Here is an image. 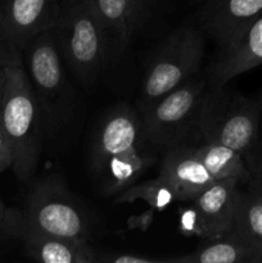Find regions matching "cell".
I'll list each match as a JSON object with an SVG mask.
<instances>
[{"instance_id":"8","label":"cell","mask_w":262,"mask_h":263,"mask_svg":"<svg viewBox=\"0 0 262 263\" xmlns=\"http://www.w3.org/2000/svg\"><path fill=\"white\" fill-rule=\"evenodd\" d=\"M146 144L141 133L140 113L126 104L105 113L98 125L89 149V164L97 176L112 157Z\"/></svg>"},{"instance_id":"25","label":"cell","mask_w":262,"mask_h":263,"mask_svg":"<svg viewBox=\"0 0 262 263\" xmlns=\"http://www.w3.org/2000/svg\"><path fill=\"white\" fill-rule=\"evenodd\" d=\"M246 162L262 195V151L259 149V146H257L256 151L246 157Z\"/></svg>"},{"instance_id":"23","label":"cell","mask_w":262,"mask_h":263,"mask_svg":"<svg viewBox=\"0 0 262 263\" xmlns=\"http://www.w3.org/2000/svg\"><path fill=\"white\" fill-rule=\"evenodd\" d=\"M13 164V149L9 138L0 120V174L10 168Z\"/></svg>"},{"instance_id":"26","label":"cell","mask_w":262,"mask_h":263,"mask_svg":"<svg viewBox=\"0 0 262 263\" xmlns=\"http://www.w3.org/2000/svg\"><path fill=\"white\" fill-rule=\"evenodd\" d=\"M157 213V211L154 208L149 207L148 211L143 213V215L139 216H133V217L128 218V229H135V230H148L149 226L153 222L154 215Z\"/></svg>"},{"instance_id":"5","label":"cell","mask_w":262,"mask_h":263,"mask_svg":"<svg viewBox=\"0 0 262 263\" xmlns=\"http://www.w3.org/2000/svg\"><path fill=\"white\" fill-rule=\"evenodd\" d=\"M22 59L40 104L46 133L59 130L72 120L74 90L67 79L53 28L28 41L22 50Z\"/></svg>"},{"instance_id":"29","label":"cell","mask_w":262,"mask_h":263,"mask_svg":"<svg viewBox=\"0 0 262 263\" xmlns=\"http://www.w3.org/2000/svg\"><path fill=\"white\" fill-rule=\"evenodd\" d=\"M4 82H5V68L0 69V102H2L3 91H4Z\"/></svg>"},{"instance_id":"14","label":"cell","mask_w":262,"mask_h":263,"mask_svg":"<svg viewBox=\"0 0 262 263\" xmlns=\"http://www.w3.org/2000/svg\"><path fill=\"white\" fill-rule=\"evenodd\" d=\"M100 26L107 46L108 62L117 61L128 48L141 23L134 0H87Z\"/></svg>"},{"instance_id":"21","label":"cell","mask_w":262,"mask_h":263,"mask_svg":"<svg viewBox=\"0 0 262 263\" xmlns=\"http://www.w3.org/2000/svg\"><path fill=\"white\" fill-rule=\"evenodd\" d=\"M179 231L185 236H198L205 239L204 228L198 210L192 202L179 207Z\"/></svg>"},{"instance_id":"17","label":"cell","mask_w":262,"mask_h":263,"mask_svg":"<svg viewBox=\"0 0 262 263\" xmlns=\"http://www.w3.org/2000/svg\"><path fill=\"white\" fill-rule=\"evenodd\" d=\"M240 184L236 195L235 216L231 230L238 234L262 263V195L253 177Z\"/></svg>"},{"instance_id":"6","label":"cell","mask_w":262,"mask_h":263,"mask_svg":"<svg viewBox=\"0 0 262 263\" xmlns=\"http://www.w3.org/2000/svg\"><path fill=\"white\" fill-rule=\"evenodd\" d=\"M204 55V36L199 26L181 25L169 35L152 57L141 81L138 110L198 76Z\"/></svg>"},{"instance_id":"28","label":"cell","mask_w":262,"mask_h":263,"mask_svg":"<svg viewBox=\"0 0 262 263\" xmlns=\"http://www.w3.org/2000/svg\"><path fill=\"white\" fill-rule=\"evenodd\" d=\"M7 211L5 210V205L4 203L0 200V229H3V230L5 231L4 229V222H5V216H7Z\"/></svg>"},{"instance_id":"19","label":"cell","mask_w":262,"mask_h":263,"mask_svg":"<svg viewBox=\"0 0 262 263\" xmlns=\"http://www.w3.org/2000/svg\"><path fill=\"white\" fill-rule=\"evenodd\" d=\"M190 146L215 180L236 179L246 184L252 179L246 158L239 152L215 143H199Z\"/></svg>"},{"instance_id":"3","label":"cell","mask_w":262,"mask_h":263,"mask_svg":"<svg viewBox=\"0 0 262 263\" xmlns=\"http://www.w3.org/2000/svg\"><path fill=\"white\" fill-rule=\"evenodd\" d=\"M5 221L49 235L89 240L91 215L58 174L46 175L31 186L20 211H7Z\"/></svg>"},{"instance_id":"13","label":"cell","mask_w":262,"mask_h":263,"mask_svg":"<svg viewBox=\"0 0 262 263\" xmlns=\"http://www.w3.org/2000/svg\"><path fill=\"white\" fill-rule=\"evenodd\" d=\"M158 176L174 190L179 203L192 202L216 181L190 145H179L164 152Z\"/></svg>"},{"instance_id":"24","label":"cell","mask_w":262,"mask_h":263,"mask_svg":"<svg viewBox=\"0 0 262 263\" xmlns=\"http://www.w3.org/2000/svg\"><path fill=\"white\" fill-rule=\"evenodd\" d=\"M14 50H18V49L10 43L7 31H5L4 23H3L2 13H0V69L5 68Z\"/></svg>"},{"instance_id":"22","label":"cell","mask_w":262,"mask_h":263,"mask_svg":"<svg viewBox=\"0 0 262 263\" xmlns=\"http://www.w3.org/2000/svg\"><path fill=\"white\" fill-rule=\"evenodd\" d=\"M98 263H170V258H153L148 256H140L135 253H103L100 252Z\"/></svg>"},{"instance_id":"1","label":"cell","mask_w":262,"mask_h":263,"mask_svg":"<svg viewBox=\"0 0 262 263\" xmlns=\"http://www.w3.org/2000/svg\"><path fill=\"white\" fill-rule=\"evenodd\" d=\"M0 120L12 144L13 171L20 181H30L40 161L46 128L20 50L13 51L5 66Z\"/></svg>"},{"instance_id":"9","label":"cell","mask_w":262,"mask_h":263,"mask_svg":"<svg viewBox=\"0 0 262 263\" xmlns=\"http://www.w3.org/2000/svg\"><path fill=\"white\" fill-rule=\"evenodd\" d=\"M8 236L22 239L28 258L43 263H98L100 251L87 239L64 238L28 230L8 221L4 222Z\"/></svg>"},{"instance_id":"20","label":"cell","mask_w":262,"mask_h":263,"mask_svg":"<svg viewBox=\"0 0 262 263\" xmlns=\"http://www.w3.org/2000/svg\"><path fill=\"white\" fill-rule=\"evenodd\" d=\"M141 200L157 212H162L172 203L177 202L176 195L170 185L162 177L157 176L148 181L134 184L116 197V203H134Z\"/></svg>"},{"instance_id":"4","label":"cell","mask_w":262,"mask_h":263,"mask_svg":"<svg viewBox=\"0 0 262 263\" xmlns=\"http://www.w3.org/2000/svg\"><path fill=\"white\" fill-rule=\"evenodd\" d=\"M62 59L85 87H91L109 64L100 26L87 0H59L53 27Z\"/></svg>"},{"instance_id":"10","label":"cell","mask_w":262,"mask_h":263,"mask_svg":"<svg viewBox=\"0 0 262 263\" xmlns=\"http://www.w3.org/2000/svg\"><path fill=\"white\" fill-rule=\"evenodd\" d=\"M262 13V0H205L198 26L222 49Z\"/></svg>"},{"instance_id":"27","label":"cell","mask_w":262,"mask_h":263,"mask_svg":"<svg viewBox=\"0 0 262 263\" xmlns=\"http://www.w3.org/2000/svg\"><path fill=\"white\" fill-rule=\"evenodd\" d=\"M152 2H153V0H134L136 8H138L139 13H140V17H143L144 12H145L146 8H148V5L151 4Z\"/></svg>"},{"instance_id":"18","label":"cell","mask_w":262,"mask_h":263,"mask_svg":"<svg viewBox=\"0 0 262 263\" xmlns=\"http://www.w3.org/2000/svg\"><path fill=\"white\" fill-rule=\"evenodd\" d=\"M170 263H258L251 247L233 230L217 239H203V243L192 253Z\"/></svg>"},{"instance_id":"15","label":"cell","mask_w":262,"mask_h":263,"mask_svg":"<svg viewBox=\"0 0 262 263\" xmlns=\"http://www.w3.org/2000/svg\"><path fill=\"white\" fill-rule=\"evenodd\" d=\"M240 184L236 179L216 180L192 200L199 212L205 239L221 238L231 230Z\"/></svg>"},{"instance_id":"30","label":"cell","mask_w":262,"mask_h":263,"mask_svg":"<svg viewBox=\"0 0 262 263\" xmlns=\"http://www.w3.org/2000/svg\"><path fill=\"white\" fill-rule=\"evenodd\" d=\"M259 149L262 151V118H261V134H259V144H258Z\"/></svg>"},{"instance_id":"2","label":"cell","mask_w":262,"mask_h":263,"mask_svg":"<svg viewBox=\"0 0 262 263\" xmlns=\"http://www.w3.org/2000/svg\"><path fill=\"white\" fill-rule=\"evenodd\" d=\"M261 118L262 97H244L226 85H208L186 145L222 144L246 158L259 144Z\"/></svg>"},{"instance_id":"11","label":"cell","mask_w":262,"mask_h":263,"mask_svg":"<svg viewBox=\"0 0 262 263\" xmlns=\"http://www.w3.org/2000/svg\"><path fill=\"white\" fill-rule=\"evenodd\" d=\"M262 64V13L231 44L218 49L207 71L210 86H222Z\"/></svg>"},{"instance_id":"7","label":"cell","mask_w":262,"mask_h":263,"mask_svg":"<svg viewBox=\"0 0 262 263\" xmlns=\"http://www.w3.org/2000/svg\"><path fill=\"white\" fill-rule=\"evenodd\" d=\"M207 87V77L198 74L139 110L145 143L164 152L186 145Z\"/></svg>"},{"instance_id":"31","label":"cell","mask_w":262,"mask_h":263,"mask_svg":"<svg viewBox=\"0 0 262 263\" xmlns=\"http://www.w3.org/2000/svg\"><path fill=\"white\" fill-rule=\"evenodd\" d=\"M4 235H7V233H5V231L3 230V229H0V239H2Z\"/></svg>"},{"instance_id":"12","label":"cell","mask_w":262,"mask_h":263,"mask_svg":"<svg viewBox=\"0 0 262 263\" xmlns=\"http://www.w3.org/2000/svg\"><path fill=\"white\" fill-rule=\"evenodd\" d=\"M58 10L59 0H2L0 3L8 37L21 51L35 36L53 27Z\"/></svg>"},{"instance_id":"16","label":"cell","mask_w":262,"mask_h":263,"mask_svg":"<svg viewBox=\"0 0 262 263\" xmlns=\"http://www.w3.org/2000/svg\"><path fill=\"white\" fill-rule=\"evenodd\" d=\"M154 157L143 148L135 149L112 157L97 175L100 193L104 195H117L136 184L139 177L153 164Z\"/></svg>"}]
</instances>
